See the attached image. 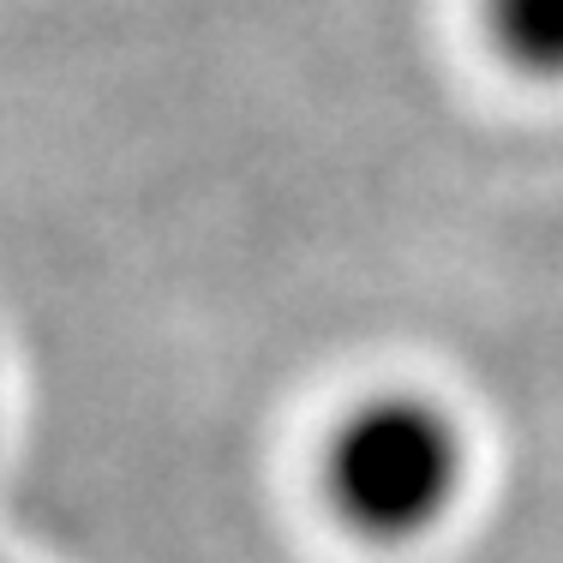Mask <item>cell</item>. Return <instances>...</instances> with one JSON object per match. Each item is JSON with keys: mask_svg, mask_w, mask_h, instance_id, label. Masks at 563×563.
<instances>
[{"mask_svg": "<svg viewBox=\"0 0 563 563\" xmlns=\"http://www.w3.org/2000/svg\"><path fill=\"white\" fill-rule=\"evenodd\" d=\"M467 479V444L455 420L432 401L378 396L342 420L330 438L324 486L360 540L408 545L426 540L455 509Z\"/></svg>", "mask_w": 563, "mask_h": 563, "instance_id": "obj_1", "label": "cell"}, {"mask_svg": "<svg viewBox=\"0 0 563 563\" xmlns=\"http://www.w3.org/2000/svg\"><path fill=\"white\" fill-rule=\"evenodd\" d=\"M492 24L509 60L533 73H563V0H492Z\"/></svg>", "mask_w": 563, "mask_h": 563, "instance_id": "obj_2", "label": "cell"}]
</instances>
